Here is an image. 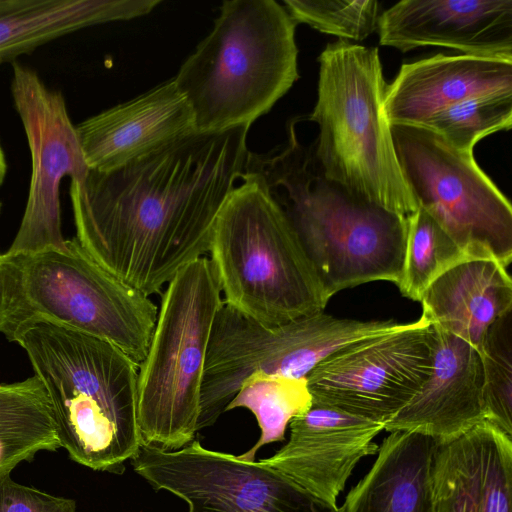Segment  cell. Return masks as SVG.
Wrapping results in <instances>:
<instances>
[{"label":"cell","mask_w":512,"mask_h":512,"mask_svg":"<svg viewBox=\"0 0 512 512\" xmlns=\"http://www.w3.org/2000/svg\"><path fill=\"white\" fill-rule=\"evenodd\" d=\"M249 126L194 132L120 168L70 180L76 239L150 297L209 252L216 217L247 173Z\"/></svg>","instance_id":"obj_1"},{"label":"cell","mask_w":512,"mask_h":512,"mask_svg":"<svg viewBox=\"0 0 512 512\" xmlns=\"http://www.w3.org/2000/svg\"><path fill=\"white\" fill-rule=\"evenodd\" d=\"M295 123L288 126L284 146L263 155L250 152L248 169L262 179L287 215L326 298L373 281L397 285L407 216L360 199L328 179L313 143L300 142Z\"/></svg>","instance_id":"obj_2"},{"label":"cell","mask_w":512,"mask_h":512,"mask_svg":"<svg viewBox=\"0 0 512 512\" xmlns=\"http://www.w3.org/2000/svg\"><path fill=\"white\" fill-rule=\"evenodd\" d=\"M18 344L48 394L60 446L90 469L117 471L142 445L138 366L113 344L39 323Z\"/></svg>","instance_id":"obj_3"},{"label":"cell","mask_w":512,"mask_h":512,"mask_svg":"<svg viewBox=\"0 0 512 512\" xmlns=\"http://www.w3.org/2000/svg\"><path fill=\"white\" fill-rule=\"evenodd\" d=\"M296 23L274 0H226L174 81L196 131L251 126L298 80Z\"/></svg>","instance_id":"obj_4"},{"label":"cell","mask_w":512,"mask_h":512,"mask_svg":"<svg viewBox=\"0 0 512 512\" xmlns=\"http://www.w3.org/2000/svg\"><path fill=\"white\" fill-rule=\"evenodd\" d=\"M157 315L150 297L108 272L76 238L66 250L0 254V333L9 342L48 323L105 340L139 368Z\"/></svg>","instance_id":"obj_5"},{"label":"cell","mask_w":512,"mask_h":512,"mask_svg":"<svg viewBox=\"0 0 512 512\" xmlns=\"http://www.w3.org/2000/svg\"><path fill=\"white\" fill-rule=\"evenodd\" d=\"M208 253L224 304L254 321L285 323L329 301L287 215L249 169L216 217Z\"/></svg>","instance_id":"obj_6"},{"label":"cell","mask_w":512,"mask_h":512,"mask_svg":"<svg viewBox=\"0 0 512 512\" xmlns=\"http://www.w3.org/2000/svg\"><path fill=\"white\" fill-rule=\"evenodd\" d=\"M312 142L325 176L349 193L408 216L417 204L403 178L384 114L387 83L379 51L339 39L318 57Z\"/></svg>","instance_id":"obj_7"},{"label":"cell","mask_w":512,"mask_h":512,"mask_svg":"<svg viewBox=\"0 0 512 512\" xmlns=\"http://www.w3.org/2000/svg\"><path fill=\"white\" fill-rule=\"evenodd\" d=\"M220 293L206 256L178 271L162 292L148 351L138 368L143 446L177 450L194 440L211 330L223 303Z\"/></svg>","instance_id":"obj_8"},{"label":"cell","mask_w":512,"mask_h":512,"mask_svg":"<svg viewBox=\"0 0 512 512\" xmlns=\"http://www.w3.org/2000/svg\"><path fill=\"white\" fill-rule=\"evenodd\" d=\"M397 159L417 206L468 259L512 260V207L473 153L421 125H390Z\"/></svg>","instance_id":"obj_9"},{"label":"cell","mask_w":512,"mask_h":512,"mask_svg":"<svg viewBox=\"0 0 512 512\" xmlns=\"http://www.w3.org/2000/svg\"><path fill=\"white\" fill-rule=\"evenodd\" d=\"M131 463L154 488L181 498L189 512H339L278 470L197 440L177 450L142 445Z\"/></svg>","instance_id":"obj_10"},{"label":"cell","mask_w":512,"mask_h":512,"mask_svg":"<svg viewBox=\"0 0 512 512\" xmlns=\"http://www.w3.org/2000/svg\"><path fill=\"white\" fill-rule=\"evenodd\" d=\"M434 329L421 315L398 330L352 343L306 377L312 404L386 424L432 370Z\"/></svg>","instance_id":"obj_11"},{"label":"cell","mask_w":512,"mask_h":512,"mask_svg":"<svg viewBox=\"0 0 512 512\" xmlns=\"http://www.w3.org/2000/svg\"><path fill=\"white\" fill-rule=\"evenodd\" d=\"M11 94L31 157L27 203L8 255L66 250L61 231L60 184L89 172L62 93L38 73L12 61Z\"/></svg>","instance_id":"obj_12"},{"label":"cell","mask_w":512,"mask_h":512,"mask_svg":"<svg viewBox=\"0 0 512 512\" xmlns=\"http://www.w3.org/2000/svg\"><path fill=\"white\" fill-rule=\"evenodd\" d=\"M288 442L269 458L259 460L286 475L327 506L337 499L358 462L378 452L373 439L384 423L312 404L294 417Z\"/></svg>","instance_id":"obj_13"},{"label":"cell","mask_w":512,"mask_h":512,"mask_svg":"<svg viewBox=\"0 0 512 512\" xmlns=\"http://www.w3.org/2000/svg\"><path fill=\"white\" fill-rule=\"evenodd\" d=\"M379 43L407 52L440 46L512 59V0H402L378 20Z\"/></svg>","instance_id":"obj_14"},{"label":"cell","mask_w":512,"mask_h":512,"mask_svg":"<svg viewBox=\"0 0 512 512\" xmlns=\"http://www.w3.org/2000/svg\"><path fill=\"white\" fill-rule=\"evenodd\" d=\"M75 127L86 164L97 172L120 168L197 132L174 78Z\"/></svg>","instance_id":"obj_15"},{"label":"cell","mask_w":512,"mask_h":512,"mask_svg":"<svg viewBox=\"0 0 512 512\" xmlns=\"http://www.w3.org/2000/svg\"><path fill=\"white\" fill-rule=\"evenodd\" d=\"M434 512H512V437L484 421L432 456Z\"/></svg>","instance_id":"obj_16"},{"label":"cell","mask_w":512,"mask_h":512,"mask_svg":"<svg viewBox=\"0 0 512 512\" xmlns=\"http://www.w3.org/2000/svg\"><path fill=\"white\" fill-rule=\"evenodd\" d=\"M433 329L431 373L384 430L421 433L441 442L485 421L484 376L477 349L451 333Z\"/></svg>","instance_id":"obj_17"},{"label":"cell","mask_w":512,"mask_h":512,"mask_svg":"<svg viewBox=\"0 0 512 512\" xmlns=\"http://www.w3.org/2000/svg\"><path fill=\"white\" fill-rule=\"evenodd\" d=\"M512 94V59L445 55L405 63L387 84L389 125H421L432 115L470 98Z\"/></svg>","instance_id":"obj_18"},{"label":"cell","mask_w":512,"mask_h":512,"mask_svg":"<svg viewBox=\"0 0 512 512\" xmlns=\"http://www.w3.org/2000/svg\"><path fill=\"white\" fill-rule=\"evenodd\" d=\"M422 316L479 351L490 326L512 309V280L494 260L468 259L454 265L424 291Z\"/></svg>","instance_id":"obj_19"},{"label":"cell","mask_w":512,"mask_h":512,"mask_svg":"<svg viewBox=\"0 0 512 512\" xmlns=\"http://www.w3.org/2000/svg\"><path fill=\"white\" fill-rule=\"evenodd\" d=\"M435 445V439L421 433L390 432L339 512H434L430 471Z\"/></svg>","instance_id":"obj_20"},{"label":"cell","mask_w":512,"mask_h":512,"mask_svg":"<svg viewBox=\"0 0 512 512\" xmlns=\"http://www.w3.org/2000/svg\"><path fill=\"white\" fill-rule=\"evenodd\" d=\"M157 0H0V64L86 27L150 13Z\"/></svg>","instance_id":"obj_21"},{"label":"cell","mask_w":512,"mask_h":512,"mask_svg":"<svg viewBox=\"0 0 512 512\" xmlns=\"http://www.w3.org/2000/svg\"><path fill=\"white\" fill-rule=\"evenodd\" d=\"M51 403L33 376L0 384V478L41 451L60 448Z\"/></svg>","instance_id":"obj_22"},{"label":"cell","mask_w":512,"mask_h":512,"mask_svg":"<svg viewBox=\"0 0 512 512\" xmlns=\"http://www.w3.org/2000/svg\"><path fill=\"white\" fill-rule=\"evenodd\" d=\"M312 398L306 378H288L256 373L249 376L228 404L226 411L246 408L258 423L261 435L241 459L252 461L264 445L282 441L288 424L308 410Z\"/></svg>","instance_id":"obj_23"},{"label":"cell","mask_w":512,"mask_h":512,"mask_svg":"<svg viewBox=\"0 0 512 512\" xmlns=\"http://www.w3.org/2000/svg\"><path fill=\"white\" fill-rule=\"evenodd\" d=\"M468 260L439 223L422 207L407 216V237L402 274L397 284L401 294L421 301L427 287L445 271Z\"/></svg>","instance_id":"obj_24"},{"label":"cell","mask_w":512,"mask_h":512,"mask_svg":"<svg viewBox=\"0 0 512 512\" xmlns=\"http://www.w3.org/2000/svg\"><path fill=\"white\" fill-rule=\"evenodd\" d=\"M425 126L455 149L473 153L477 142L512 126V94H492L467 99L428 118Z\"/></svg>","instance_id":"obj_25"},{"label":"cell","mask_w":512,"mask_h":512,"mask_svg":"<svg viewBox=\"0 0 512 512\" xmlns=\"http://www.w3.org/2000/svg\"><path fill=\"white\" fill-rule=\"evenodd\" d=\"M511 311L487 331L483 351L485 421L512 437Z\"/></svg>","instance_id":"obj_26"},{"label":"cell","mask_w":512,"mask_h":512,"mask_svg":"<svg viewBox=\"0 0 512 512\" xmlns=\"http://www.w3.org/2000/svg\"><path fill=\"white\" fill-rule=\"evenodd\" d=\"M296 24L304 23L339 39L362 41L378 27L377 0H283Z\"/></svg>","instance_id":"obj_27"},{"label":"cell","mask_w":512,"mask_h":512,"mask_svg":"<svg viewBox=\"0 0 512 512\" xmlns=\"http://www.w3.org/2000/svg\"><path fill=\"white\" fill-rule=\"evenodd\" d=\"M0 512H77L73 499L58 497L14 481L0 478Z\"/></svg>","instance_id":"obj_28"},{"label":"cell","mask_w":512,"mask_h":512,"mask_svg":"<svg viewBox=\"0 0 512 512\" xmlns=\"http://www.w3.org/2000/svg\"><path fill=\"white\" fill-rule=\"evenodd\" d=\"M7 172V163L4 155V151L0 144V186L2 185Z\"/></svg>","instance_id":"obj_29"},{"label":"cell","mask_w":512,"mask_h":512,"mask_svg":"<svg viewBox=\"0 0 512 512\" xmlns=\"http://www.w3.org/2000/svg\"><path fill=\"white\" fill-rule=\"evenodd\" d=\"M0 208H1V204H0Z\"/></svg>","instance_id":"obj_30"}]
</instances>
